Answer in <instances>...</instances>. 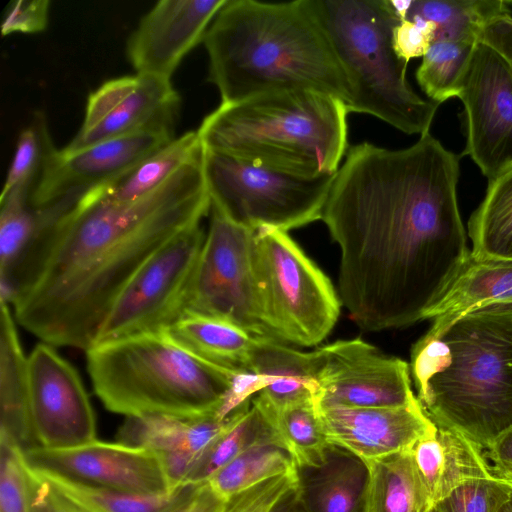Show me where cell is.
Returning a JSON list of instances; mask_svg holds the SVG:
<instances>
[{"mask_svg": "<svg viewBox=\"0 0 512 512\" xmlns=\"http://www.w3.org/2000/svg\"><path fill=\"white\" fill-rule=\"evenodd\" d=\"M346 104L311 90L221 103L197 132L206 149L308 177L335 174L348 148Z\"/></svg>", "mask_w": 512, "mask_h": 512, "instance_id": "cell-5", "label": "cell"}, {"mask_svg": "<svg viewBox=\"0 0 512 512\" xmlns=\"http://www.w3.org/2000/svg\"><path fill=\"white\" fill-rule=\"evenodd\" d=\"M269 512H309L300 495L298 484L281 497Z\"/></svg>", "mask_w": 512, "mask_h": 512, "instance_id": "cell-47", "label": "cell"}, {"mask_svg": "<svg viewBox=\"0 0 512 512\" xmlns=\"http://www.w3.org/2000/svg\"><path fill=\"white\" fill-rule=\"evenodd\" d=\"M234 414L220 419L216 413L195 418L151 414L126 417L116 441L156 453L185 451L199 457L231 424Z\"/></svg>", "mask_w": 512, "mask_h": 512, "instance_id": "cell-25", "label": "cell"}, {"mask_svg": "<svg viewBox=\"0 0 512 512\" xmlns=\"http://www.w3.org/2000/svg\"><path fill=\"white\" fill-rule=\"evenodd\" d=\"M367 481V464L331 445L321 465L298 469V489L309 512H362Z\"/></svg>", "mask_w": 512, "mask_h": 512, "instance_id": "cell-24", "label": "cell"}, {"mask_svg": "<svg viewBox=\"0 0 512 512\" xmlns=\"http://www.w3.org/2000/svg\"><path fill=\"white\" fill-rule=\"evenodd\" d=\"M457 97L466 116L463 152L489 181L512 166V71L477 42Z\"/></svg>", "mask_w": 512, "mask_h": 512, "instance_id": "cell-12", "label": "cell"}, {"mask_svg": "<svg viewBox=\"0 0 512 512\" xmlns=\"http://www.w3.org/2000/svg\"><path fill=\"white\" fill-rule=\"evenodd\" d=\"M427 512H439L435 507H433L432 509H430L429 511Z\"/></svg>", "mask_w": 512, "mask_h": 512, "instance_id": "cell-50", "label": "cell"}, {"mask_svg": "<svg viewBox=\"0 0 512 512\" xmlns=\"http://www.w3.org/2000/svg\"><path fill=\"white\" fill-rule=\"evenodd\" d=\"M268 438H273L270 426L251 399L236 411L231 424L202 454L189 483L207 482L243 451Z\"/></svg>", "mask_w": 512, "mask_h": 512, "instance_id": "cell-35", "label": "cell"}, {"mask_svg": "<svg viewBox=\"0 0 512 512\" xmlns=\"http://www.w3.org/2000/svg\"><path fill=\"white\" fill-rule=\"evenodd\" d=\"M494 477L512 476V427L483 450Z\"/></svg>", "mask_w": 512, "mask_h": 512, "instance_id": "cell-45", "label": "cell"}, {"mask_svg": "<svg viewBox=\"0 0 512 512\" xmlns=\"http://www.w3.org/2000/svg\"><path fill=\"white\" fill-rule=\"evenodd\" d=\"M86 363L104 407L125 417L216 413L236 375L195 356L166 330L93 344Z\"/></svg>", "mask_w": 512, "mask_h": 512, "instance_id": "cell-6", "label": "cell"}, {"mask_svg": "<svg viewBox=\"0 0 512 512\" xmlns=\"http://www.w3.org/2000/svg\"><path fill=\"white\" fill-rule=\"evenodd\" d=\"M0 512H30L23 452L4 439H0Z\"/></svg>", "mask_w": 512, "mask_h": 512, "instance_id": "cell-39", "label": "cell"}, {"mask_svg": "<svg viewBox=\"0 0 512 512\" xmlns=\"http://www.w3.org/2000/svg\"><path fill=\"white\" fill-rule=\"evenodd\" d=\"M174 137L171 132L150 131L73 151L55 149L42 168L30 203L64 214L88 192L122 175Z\"/></svg>", "mask_w": 512, "mask_h": 512, "instance_id": "cell-16", "label": "cell"}, {"mask_svg": "<svg viewBox=\"0 0 512 512\" xmlns=\"http://www.w3.org/2000/svg\"><path fill=\"white\" fill-rule=\"evenodd\" d=\"M179 108L171 80L140 73L110 79L88 95L83 122L64 148L78 150L142 132L174 133Z\"/></svg>", "mask_w": 512, "mask_h": 512, "instance_id": "cell-13", "label": "cell"}, {"mask_svg": "<svg viewBox=\"0 0 512 512\" xmlns=\"http://www.w3.org/2000/svg\"><path fill=\"white\" fill-rule=\"evenodd\" d=\"M27 391L39 447L65 449L96 440L94 411L75 368L45 342L27 356Z\"/></svg>", "mask_w": 512, "mask_h": 512, "instance_id": "cell-14", "label": "cell"}, {"mask_svg": "<svg viewBox=\"0 0 512 512\" xmlns=\"http://www.w3.org/2000/svg\"><path fill=\"white\" fill-rule=\"evenodd\" d=\"M26 464L74 482L126 492L171 491L159 455L119 442H92L65 449L37 447L23 453Z\"/></svg>", "mask_w": 512, "mask_h": 512, "instance_id": "cell-17", "label": "cell"}, {"mask_svg": "<svg viewBox=\"0 0 512 512\" xmlns=\"http://www.w3.org/2000/svg\"><path fill=\"white\" fill-rule=\"evenodd\" d=\"M477 42L490 47L512 71V16L504 14L487 22L477 34Z\"/></svg>", "mask_w": 512, "mask_h": 512, "instance_id": "cell-44", "label": "cell"}, {"mask_svg": "<svg viewBox=\"0 0 512 512\" xmlns=\"http://www.w3.org/2000/svg\"><path fill=\"white\" fill-rule=\"evenodd\" d=\"M203 152L204 146L197 130L187 131L147 155L122 175L93 190L116 201L143 197L201 157Z\"/></svg>", "mask_w": 512, "mask_h": 512, "instance_id": "cell-29", "label": "cell"}, {"mask_svg": "<svg viewBox=\"0 0 512 512\" xmlns=\"http://www.w3.org/2000/svg\"><path fill=\"white\" fill-rule=\"evenodd\" d=\"M498 512H512V491L507 501L502 505Z\"/></svg>", "mask_w": 512, "mask_h": 512, "instance_id": "cell-48", "label": "cell"}, {"mask_svg": "<svg viewBox=\"0 0 512 512\" xmlns=\"http://www.w3.org/2000/svg\"><path fill=\"white\" fill-rule=\"evenodd\" d=\"M436 26L419 18L405 19L393 30V47L406 63L423 57L435 38Z\"/></svg>", "mask_w": 512, "mask_h": 512, "instance_id": "cell-42", "label": "cell"}, {"mask_svg": "<svg viewBox=\"0 0 512 512\" xmlns=\"http://www.w3.org/2000/svg\"><path fill=\"white\" fill-rule=\"evenodd\" d=\"M49 0H13L6 6L1 22L2 36L39 33L49 21Z\"/></svg>", "mask_w": 512, "mask_h": 512, "instance_id": "cell-41", "label": "cell"}, {"mask_svg": "<svg viewBox=\"0 0 512 512\" xmlns=\"http://www.w3.org/2000/svg\"><path fill=\"white\" fill-rule=\"evenodd\" d=\"M496 478L501 479L512 486V476H501V477H496Z\"/></svg>", "mask_w": 512, "mask_h": 512, "instance_id": "cell-49", "label": "cell"}, {"mask_svg": "<svg viewBox=\"0 0 512 512\" xmlns=\"http://www.w3.org/2000/svg\"><path fill=\"white\" fill-rule=\"evenodd\" d=\"M323 366L316 404L346 407H405L419 403L407 362L389 357L360 338L319 348Z\"/></svg>", "mask_w": 512, "mask_h": 512, "instance_id": "cell-15", "label": "cell"}, {"mask_svg": "<svg viewBox=\"0 0 512 512\" xmlns=\"http://www.w3.org/2000/svg\"><path fill=\"white\" fill-rule=\"evenodd\" d=\"M203 44L221 103L285 90L317 91L346 105L352 100L349 75L311 0H227Z\"/></svg>", "mask_w": 512, "mask_h": 512, "instance_id": "cell-3", "label": "cell"}, {"mask_svg": "<svg viewBox=\"0 0 512 512\" xmlns=\"http://www.w3.org/2000/svg\"><path fill=\"white\" fill-rule=\"evenodd\" d=\"M26 467L30 512H84L42 475Z\"/></svg>", "mask_w": 512, "mask_h": 512, "instance_id": "cell-43", "label": "cell"}, {"mask_svg": "<svg viewBox=\"0 0 512 512\" xmlns=\"http://www.w3.org/2000/svg\"><path fill=\"white\" fill-rule=\"evenodd\" d=\"M266 418L274 441L293 459L297 469L321 465L330 447L314 398L280 409L270 407L259 395L252 398Z\"/></svg>", "mask_w": 512, "mask_h": 512, "instance_id": "cell-30", "label": "cell"}, {"mask_svg": "<svg viewBox=\"0 0 512 512\" xmlns=\"http://www.w3.org/2000/svg\"><path fill=\"white\" fill-rule=\"evenodd\" d=\"M183 348L200 359L232 373H250L255 336L213 317L183 314L166 329Z\"/></svg>", "mask_w": 512, "mask_h": 512, "instance_id": "cell-27", "label": "cell"}, {"mask_svg": "<svg viewBox=\"0 0 512 512\" xmlns=\"http://www.w3.org/2000/svg\"><path fill=\"white\" fill-rule=\"evenodd\" d=\"M203 173L211 205L229 219L283 231L321 219L336 174L302 176L206 148Z\"/></svg>", "mask_w": 512, "mask_h": 512, "instance_id": "cell-9", "label": "cell"}, {"mask_svg": "<svg viewBox=\"0 0 512 512\" xmlns=\"http://www.w3.org/2000/svg\"><path fill=\"white\" fill-rule=\"evenodd\" d=\"M184 230L152 254L115 298L94 344L165 330L183 313L205 231Z\"/></svg>", "mask_w": 512, "mask_h": 512, "instance_id": "cell-11", "label": "cell"}, {"mask_svg": "<svg viewBox=\"0 0 512 512\" xmlns=\"http://www.w3.org/2000/svg\"><path fill=\"white\" fill-rule=\"evenodd\" d=\"M55 149L45 116L36 113L18 135L1 195L20 186L34 188L47 158Z\"/></svg>", "mask_w": 512, "mask_h": 512, "instance_id": "cell-37", "label": "cell"}, {"mask_svg": "<svg viewBox=\"0 0 512 512\" xmlns=\"http://www.w3.org/2000/svg\"><path fill=\"white\" fill-rule=\"evenodd\" d=\"M362 512H427L433 508L411 449L367 463Z\"/></svg>", "mask_w": 512, "mask_h": 512, "instance_id": "cell-28", "label": "cell"}, {"mask_svg": "<svg viewBox=\"0 0 512 512\" xmlns=\"http://www.w3.org/2000/svg\"><path fill=\"white\" fill-rule=\"evenodd\" d=\"M477 41L435 39L422 57L416 79L431 101L442 102L457 97Z\"/></svg>", "mask_w": 512, "mask_h": 512, "instance_id": "cell-36", "label": "cell"}, {"mask_svg": "<svg viewBox=\"0 0 512 512\" xmlns=\"http://www.w3.org/2000/svg\"><path fill=\"white\" fill-rule=\"evenodd\" d=\"M345 67L353 97L348 112L372 115L406 134L429 132L440 104L420 97L395 52L402 21L391 0H311Z\"/></svg>", "mask_w": 512, "mask_h": 512, "instance_id": "cell-7", "label": "cell"}, {"mask_svg": "<svg viewBox=\"0 0 512 512\" xmlns=\"http://www.w3.org/2000/svg\"><path fill=\"white\" fill-rule=\"evenodd\" d=\"M0 439L24 453L39 447L29 408L25 356L11 306L0 301Z\"/></svg>", "mask_w": 512, "mask_h": 512, "instance_id": "cell-23", "label": "cell"}, {"mask_svg": "<svg viewBox=\"0 0 512 512\" xmlns=\"http://www.w3.org/2000/svg\"><path fill=\"white\" fill-rule=\"evenodd\" d=\"M297 470L290 455L273 438H268L243 451L207 482L227 500L267 479Z\"/></svg>", "mask_w": 512, "mask_h": 512, "instance_id": "cell-34", "label": "cell"}, {"mask_svg": "<svg viewBox=\"0 0 512 512\" xmlns=\"http://www.w3.org/2000/svg\"><path fill=\"white\" fill-rule=\"evenodd\" d=\"M510 1L414 0L406 19L419 18L436 26L435 39L477 41L480 29L492 19L510 14Z\"/></svg>", "mask_w": 512, "mask_h": 512, "instance_id": "cell-33", "label": "cell"}, {"mask_svg": "<svg viewBox=\"0 0 512 512\" xmlns=\"http://www.w3.org/2000/svg\"><path fill=\"white\" fill-rule=\"evenodd\" d=\"M255 230L235 223L211 205L183 314L229 322L255 337L265 328L254 265Z\"/></svg>", "mask_w": 512, "mask_h": 512, "instance_id": "cell-10", "label": "cell"}, {"mask_svg": "<svg viewBox=\"0 0 512 512\" xmlns=\"http://www.w3.org/2000/svg\"><path fill=\"white\" fill-rule=\"evenodd\" d=\"M297 484L298 470L275 476L233 495L220 512H269Z\"/></svg>", "mask_w": 512, "mask_h": 512, "instance_id": "cell-40", "label": "cell"}, {"mask_svg": "<svg viewBox=\"0 0 512 512\" xmlns=\"http://www.w3.org/2000/svg\"><path fill=\"white\" fill-rule=\"evenodd\" d=\"M33 188L20 186L0 196V301L11 305L16 274L37 238L56 220L30 203Z\"/></svg>", "mask_w": 512, "mask_h": 512, "instance_id": "cell-26", "label": "cell"}, {"mask_svg": "<svg viewBox=\"0 0 512 512\" xmlns=\"http://www.w3.org/2000/svg\"><path fill=\"white\" fill-rule=\"evenodd\" d=\"M475 257L512 260V166L488 181L468 222Z\"/></svg>", "mask_w": 512, "mask_h": 512, "instance_id": "cell-31", "label": "cell"}, {"mask_svg": "<svg viewBox=\"0 0 512 512\" xmlns=\"http://www.w3.org/2000/svg\"><path fill=\"white\" fill-rule=\"evenodd\" d=\"M225 501L205 482L199 484L186 500L170 512H220Z\"/></svg>", "mask_w": 512, "mask_h": 512, "instance_id": "cell-46", "label": "cell"}, {"mask_svg": "<svg viewBox=\"0 0 512 512\" xmlns=\"http://www.w3.org/2000/svg\"><path fill=\"white\" fill-rule=\"evenodd\" d=\"M38 473L84 512H170L199 485L183 484L165 493L142 494L90 486L57 475Z\"/></svg>", "mask_w": 512, "mask_h": 512, "instance_id": "cell-32", "label": "cell"}, {"mask_svg": "<svg viewBox=\"0 0 512 512\" xmlns=\"http://www.w3.org/2000/svg\"><path fill=\"white\" fill-rule=\"evenodd\" d=\"M254 265L269 338L304 347L323 341L342 303L329 278L287 231L255 230Z\"/></svg>", "mask_w": 512, "mask_h": 512, "instance_id": "cell-8", "label": "cell"}, {"mask_svg": "<svg viewBox=\"0 0 512 512\" xmlns=\"http://www.w3.org/2000/svg\"><path fill=\"white\" fill-rule=\"evenodd\" d=\"M512 308V260L475 257L469 253L442 298L427 313L433 328L484 307Z\"/></svg>", "mask_w": 512, "mask_h": 512, "instance_id": "cell-22", "label": "cell"}, {"mask_svg": "<svg viewBox=\"0 0 512 512\" xmlns=\"http://www.w3.org/2000/svg\"><path fill=\"white\" fill-rule=\"evenodd\" d=\"M203 155L129 201L84 195L34 242L14 282L16 322L54 347L87 350L115 298L158 249L202 223Z\"/></svg>", "mask_w": 512, "mask_h": 512, "instance_id": "cell-2", "label": "cell"}, {"mask_svg": "<svg viewBox=\"0 0 512 512\" xmlns=\"http://www.w3.org/2000/svg\"><path fill=\"white\" fill-rule=\"evenodd\" d=\"M459 160L430 132L405 149L348 148L321 220L340 249V301L361 329L425 320L466 261Z\"/></svg>", "mask_w": 512, "mask_h": 512, "instance_id": "cell-1", "label": "cell"}, {"mask_svg": "<svg viewBox=\"0 0 512 512\" xmlns=\"http://www.w3.org/2000/svg\"><path fill=\"white\" fill-rule=\"evenodd\" d=\"M512 486L494 476L465 482L436 504L439 512H498Z\"/></svg>", "mask_w": 512, "mask_h": 512, "instance_id": "cell-38", "label": "cell"}, {"mask_svg": "<svg viewBox=\"0 0 512 512\" xmlns=\"http://www.w3.org/2000/svg\"><path fill=\"white\" fill-rule=\"evenodd\" d=\"M227 0H161L129 36L127 57L136 71L171 80L182 59L203 42Z\"/></svg>", "mask_w": 512, "mask_h": 512, "instance_id": "cell-18", "label": "cell"}, {"mask_svg": "<svg viewBox=\"0 0 512 512\" xmlns=\"http://www.w3.org/2000/svg\"><path fill=\"white\" fill-rule=\"evenodd\" d=\"M411 454L433 507L465 482L493 476L483 451L449 428L436 426Z\"/></svg>", "mask_w": 512, "mask_h": 512, "instance_id": "cell-21", "label": "cell"}, {"mask_svg": "<svg viewBox=\"0 0 512 512\" xmlns=\"http://www.w3.org/2000/svg\"><path fill=\"white\" fill-rule=\"evenodd\" d=\"M329 445L344 449L366 464L410 450L436 425L421 403L405 407H346L316 404Z\"/></svg>", "mask_w": 512, "mask_h": 512, "instance_id": "cell-19", "label": "cell"}, {"mask_svg": "<svg viewBox=\"0 0 512 512\" xmlns=\"http://www.w3.org/2000/svg\"><path fill=\"white\" fill-rule=\"evenodd\" d=\"M322 366L320 349L303 352L265 337L255 338L249 360L250 373L258 376L262 385L257 395L273 409L315 399Z\"/></svg>", "mask_w": 512, "mask_h": 512, "instance_id": "cell-20", "label": "cell"}, {"mask_svg": "<svg viewBox=\"0 0 512 512\" xmlns=\"http://www.w3.org/2000/svg\"><path fill=\"white\" fill-rule=\"evenodd\" d=\"M417 398L436 426L482 451L512 427V308L468 312L412 347Z\"/></svg>", "mask_w": 512, "mask_h": 512, "instance_id": "cell-4", "label": "cell"}]
</instances>
